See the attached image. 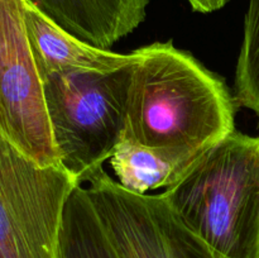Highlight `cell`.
Masks as SVG:
<instances>
[{
  "label": "cell",
  "mask_w": 259,
  "mask_h": 258,
  "mask_svg": "<svg viewBox=\"0 0 259 258\" xmlns=\"http://www.w3.org/2000/svg\"><path fill=\"white\" fill-rule=\"evenodd\" d=\"M24 25L42 78L50 73L72 71H115L136 62L134 51L123 55L77 39L48 19L29 0H24Z\"/></svg>",
  "instance_id": "7"
},
{
  "label": "cell",
  "mask_w": 259,
  "mask_h": 258,
  "mask_svg": "<svg viewBox=\"0 0 259 258\" xmlns=\"http://www.w3.org/2000/svg\"><path fill=\"white\" fill-rule=\"evenodd\" d=\"M0 137L39 166L61 164L25 32L24 0L0 2Z\"/></svg>",
  "instance_id": "5"
},
{
  "label": "cell",
  "mask_w": 259,
  "mask_h": 258,
  "mask_svg": "<svg viewBox=\"0 0 259 258\" xmlns=\"http://www.w3.org/2000/svg\"><path fill=\"white\" fill-rule=\"evenodd\" d=\"M0 2H3V0H0Z\"/></svg>",
  "instance_id": "13"
},
{
  "label": "cell",
  "mask_w": 259,
  "mask_h": 258,
  "mask_svg": "<svg viewBox=\"0 0 259 258\" xmlns=\"http://www.w3.org/2000/svg\"><path fill=\"white\" fill-rule=\"evenodd\" d=\"M161 194L212 258H259V137L234 131Z\"/></svg>",
  "instance_id": "2"
},
{
  "label": "cell",
  "mask_w": 259,
  "mask_h": 258,
  "mask_svg": "<svg viewBox=\"0 0 259 258\" xmlns=\"http://www.w3.org/2000/svg\"><path fill=\"white\" fill-rule=\"evenodd\" d=\"M238 105L259 118V0H249L244 19V34L238 56L234 80Z\"/></svg>",
  "instance_id": "11"
},
{
  "label": "cell",
  "mask_w": 259,
  "mask_h": 258,
  "mask_svg": "<svg viewBox=\"0 0 259 258\" xmlns=\"http://www.w3.org/2000/svg\"><path fill=\"white\" fill-rule=\"evenodd\" d=\"M207 149L154 148L123 139L109 164L120 186L133 194L146 195L177 184Z\"/></svg>",
  "instance_id": "9"
},
{
  "label": "cell",
  "mask_w": 259,
  "mask_h": 258,
  "mask_svg": "<svg viewBox=\"0 0 259 258\" xmlns=\"http://www.w3.org/2000/svg\"><path fill=\"white\" fill-rule=\"evenodd\" d=\"M123 139L154 148H210L235 131L227 83L172 40L134 51Z\"/></svg>",
  "instance_id": "1"
},
{
  "label": "cell",
  "mask_w": 259,
  "mask_h": 258,
  "mask_svg": "<svg viewBox=\"0 0 259 258\" xmlns=\"http://www.w3.org/2000/svg\"><path fill=\"white\" fill-rule=\"evenodd\" d=\"M83 182L89 184V197L120 258H212L162 194L129 192L103 167Z\"/></svg>",
  "instance_id": "6"
},
{
  "label": "cell",
  "mask_w": 259,
  "mask_h": 258,
  "mask_svg": "<svg viewBox=\"0 0 259 258\" xmlns=\"http://www.w3.org/2000/svg\"><path fill=\"white\" fill-rule=\"evenodd\" d=\"M192 10L199 13H212L222 9L229 0H187Z\"/></svg>",
  "instance_id": "12"
},
{
  "label": "cell",
  "mask_w": 259,
  "mask_h": 258,
  "mask_svg": "<svg viewBox=\"0 0 259 258\" xmlns=\"http://www.w3.org/2000/svg\"><path fill=\"white\" fill-rule=\"evenodd\" d=\"M57 258H120L82 184L72 190L65 206Z\"/></svg>",
  "instance_id": "10"
},
{
  "label": "cell",
  "mask_w": 259,
  "mask_h": 258,
  "mask_svg": "<svg viewBox=\"0 0 259 258\" xmlns=\"http://www.w3.org/2000/svg\"><path fill=\"white\" fill-rule=\"evenodd\" d=\"M81 184L42 167L0 137V258H57L63 211Z\"/></svg>",
  "instance_id": "4"
},
{
  "label": "cell",
  "mask_w": 259,
  "mask_h": 258,
  "mask_svg": "<svg viewBox=\"0 0 259 258\" xmlns=\"http://www.w3.org/2000/svg\"><path fill=\"white\" fill-rule=\"evenodd\" d=\"M77 39L109 50L144 22L149 0H29Z\"/></svg>",
  "instance_id": "8"
},
{
  "label": "cell",
  "mask_w": 259,
  "mask_h": 258,
  "mask_svg": "<svg viewBox=\"0 0 259 258\" xmlns=\"http://www.w3.org/2000/svg\"><path fill=\"white\" fill-rule=\"evenodd\" d=\"M131 76L132 65L42 78L61 164L81 184L110 159L123 141Z\"/></svg>",
  "instance_id": "3"
}]
</instances>
